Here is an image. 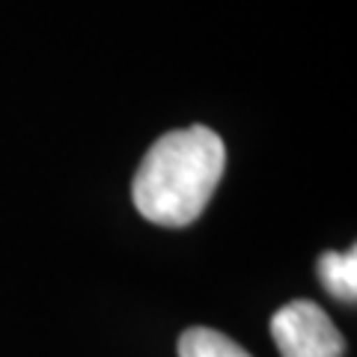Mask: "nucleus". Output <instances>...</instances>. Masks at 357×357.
<instances>
[{
	"label": "nucleus",
	"mask_w": 357,
	"mask_h": 357,
	"mask_svg": "<svg viewBox=\"0 0 357 357\" xmlns=\"http://www.w3.org/2000/svg\"><path fill=\"white\" fill-rule=\"evenodd\" d=\"M227 167L223 140L206 126L167 131L134 176V206L158 227H188L206 211Z\"/></svg>",
	"instance_id": "obj_1"
},
{
	"label": "nucleus",
	"mask_w": 357,
	"mask_h": 357,
	"mask_svg": "<svg viewBox=\"0 0 357 357\" xmlns=\"http://www.w3.org/2000/svg\"><path fill=\"white\" fill-rule=\"evenodd\" d=\"M271 337L280 357H342L345 340L316 301H289L271 316Z\"/></svg>",
	"instance_id": "obj_2"
},
{
	"label": "nucleus",
	"mask_w": 357,
	"mask_h": 357,
	"mask_svg": "<svg viewBox=\"0 0 357 357\" xmlns=\"http://www.w3.org/2000/svg\"><path fill=\"white\" fill-rule=\"evenodd\" d=\"M319 283L328 289L331 298L342 304H354L357 298V253L351 250H328L319 256Z\"/></svg>",
	"instance_id": "obj_3"
},
{
	"label": "nucleus",
	"mask_w": 357,
	"mask_h": 357,
	"mask_svg": "<svg viewBox=\"0 0 357 357\" xmlns=\"http://www.w3.org/2000/svg\"><path fill=\"white\" fill-rule=\"evenodd\" d=\"M178 357H253L236 340L211 328H188L178 340Z\"/></svg>",
	"instance_id": "obj_4"
}]
</instances>
